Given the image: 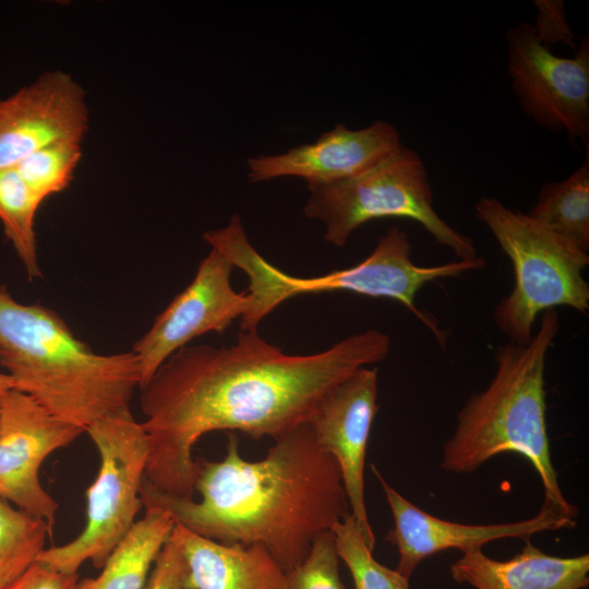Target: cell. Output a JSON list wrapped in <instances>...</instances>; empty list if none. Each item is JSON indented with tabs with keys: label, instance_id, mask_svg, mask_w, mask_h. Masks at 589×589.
I'll use <instances>...</instances> for the list:
<instances>
[{
	"label": "cell",
	"instance_id": "d6986e66",
	"mask_svg": "<svg viewBox=\"0 0 589 589\" xmlns=\"http://www.w3.org/2000/svg\"><path fill=\"white\" fill-rule=\"evenodd\" d=\"M527 214L589 251V145L585 159L567 178L540 188Z\"/></svg>",
	"mask_w": 589,
	"mask_h": 589
},
{
	"label": "cell",
	"instance_id": "7402d4cb",
	"mask_svg": "<svg viewBox=\"0 0 589 589\" xmlns=\"http://www.w3.org/2000/svg\"><path fill=\"white\" fill-rule=\"evenodd\" d=\"M338 557L348 567L356 589H410L409 578L380 564L372 555L351 513L332 527Z\"/></svg>",
	"mask_w": 589,
	"mask_h": 589
},
{
	"label": "cell",
	"instance_id": "d4e9b609",
	"mask_svg": "<svg viewBox=\"0 0 589 589\" xmlns=\"http://www.w3.org/2000/svg\"><path fill=\"white\" fill-rule=\"evenodd\" d=\"M187 565L173 529L157 555L143 589H187Z\"/></svg>",
	"mask_w": 589,
	"mask_h": 589
},
{
	"label": "cell",
	"instance_id": "30bf717a",
	"mask_svg": "<svg viewBox=\"0 0 589 589\" xmlns=\"http://www.w3.org/2000/svg\"><path fill=\"white\" fill-rule=\"evenodd\" d=\"M83 432L51 416L29 396L9 392L0 402V498L44 519L52 529L59 504L43 486L40 467Z\"/></svg>",
	"mask_w": 589,
	"mask_h": 589
},
{
	"label": "cell",
	"instance_id": "9c48e42d",
	"mask_svg": "<svg viewBox=\"0 0 589 589\" xmlns=\"http://www.w3.org/2000/svg\"><path fill=\"white\" fill-rule=\"evenodd\" d=\"M507 73L521 110L540 128L564 131L572 143L589 145V37L573 57H560L520 22L505 35Z\"/></svg>",
	"mask_w": 589,
	"mask_h": 589
},
{
	"label": "cell",
	"instance_id": "e0dca14e",
	"mask_svg": "<svg viewBox=\"0 0 589 589\" xmlns=\"http://www.w3.org/2000/svg\"><path fill=\"white\" fill-rule=\"evenodd\" d=\"M589 555H549L526 541L506 561L486 556L481 549L462 552L450 566L452 578L476 589H584L589 582Z\"/></svg>",
	"mask_w": 589,
	"mask_h": 589
},
{
	"label": "cell",
	"instance_id": "9a60e30c",
	"mask_svg": "<svg viewBox=\"0 0 589 589\" xmlns=\"http://www.w3.org/2000/svg\"><path fill=\"white\" fill-rule=\"evenodd\" d=\"M88 120L86 93L71 74H40L0 98V169L56 142L82 143Z\"/></svg>",
	"mask_w": 589,
	"mask_h": 589
},
{
	"label": "cell",
	"instance_id": "8992f818",
	"mask_svg": "<svg viewBox=\"0 0 589 589\" xmlns=\"http://www.w3.org/2000/svg\"><path fill=\"white\" fill-rule=\"evenodd\" d=\"M474 214L513 265V289L493 314L496 327L510 342H530L537 316L548 310L568 306L588 312L589 286L582 276L588 252L496 197H480Z\"/></svg>",
	"mask_w": 589,
	"mask_h": 589
},
{
	"label": "cell",
	"instance_id": "7a4b0ae2",
	"mask_svg": "<svg viewBox=\"0 0 589 589\" xmlns=\"http://www.w3.org/2000/svg\"><path fill=\"white\" fill-rule=\"evenodd\" d=\"M195 468L200 501L163 492L144 478L143 507L163 508L176 524L221 543L263 545L286 572L350 513L339 466L308 422L275 438L260 460L241 457L230 435L221 460L196 458Z\"/></svg>",
	"mask_w": 589,
	"mask_h": 589
},
{
	"label": "cell",
	"instance_id": "7c38bea8",
	"mask_svg": "<svg viewBox=\"0 0 589 589\" xmlns=\"http://www.w3.org/2000/svg\"><path fill=\"white\" fill-rule=\"evenodd\" d=\"M371 469L393 516L394 525L385 539L396 546L399 560L395 569L406 578H410L424 558L441 551L481 549L489 542L505 538L528 541L533 534L572 529L577 525V517L544 502L537 515L516 522L466 525L444 520L406 500L384 480L374 465Z\"/></svg>",
	"mask_w": 589,
	"mask_h": 589
},
{
	"label": "cell",
	"instance_id": "83f0119b",
	"mask_svg": "<svg viewBox=\"0 0 589 589\" xmlns=\"http://www.w3.org/2000/svg\"><path fill=\"white\" fill-rule=\"evenodd\" d=\"M13 389V383L10 376L0 372V402Z\"/></svg>",
	"mask_w": 589,
	"mask_h": 589
},
{
	"label": "cell",
	"instance_id": "277c9868",
	"mask_svg": "<svg viewBox=\"0 0 589 589\" xmlns=\"http://www.w3.org/2000/svg\"><path fill=\"white\" fill-rule=\"evenodd\" d=\"M558 332V314L548 310L530 342L496 347L495 374L458 413L455 431L443 447L441 467L469 473L497 455L518 454L537 471L543 502L577 517V508L561 491L546 431L545 360Z\"/></svg>",
	"mask_w": 589,
	"mask_h": 589
},
{
	"label": "cell",
	"instance_id": "484cf974",
	"mask_svg": "<svg viewBox=\"0 0 589 589\" xmlns=\"http://www.w3.org/2000/svg\"><path fill=\"white\" fill-rule=\"evenodd\" d=\"M533 4L537 9L533 24L537 38L545 46L562 43L576 48L575 35L566 17L564 1L533 0Z\"/></svg>",
	"mask_w": 589,
	"mask_h": 589
},
{
	"label": "cell",
	"instance_id": "3957f363",
	"mask_svg": "<svg viewBox=\"0 0 589 589\" xmlns=\"http://www.w3.org/2000/svg\"><path fill=\"white\" fill-rule=\"evenodd\" d=\"M0 365L55 418L86 429L127 411L141 372L133 351L99 354L58 313L16 301L0 285Z\"/></svg>",
	"mask_w": 589,
	"mask_h": 589
},
{
	"label": "cell",
	"instance_id": "52a82bcc",
	"mask_svg": "<svg viewBox=\"0 0 589 589\" xmlns=\"http://www.w3.org/2000/svg\"><path fill=\"white\" fill-rule=\"evenodd\" d=\"M308 189L303 213L325 225L324 239L336 247L345 245L356 229L373 219L396 217L420 224L456 259L478 256L472 239L435 211L426 166L419 153L406 146L359 177Z\"/></svg>",
	"mask_w": 589,
	"mask_h": 589
},
{
	"label": "cell",
	"instance_id": "ba28073f",
	"mask_svg": "<svg viewBox=\"0 0 589 589\" xmlns=\"http://www.w3.org/2000/svg\"><path fill=\"white\" fill-rule=\"evenodd\" d=\"M85 432L99 455L97 476L86 491L85 527L72 541L45 549L37 558L63 574H77L87 561L101 568L143 507L140 492L149 448L142 423L127 411L99 420Z\"/></svg>",
	"mask_w": 589,
	"mask_h": 589
},
{
	"label": "cell",
	"instance_id": "603a6c76",
	"mask_svg": "<svg viewBox=\"0 0 589 589\" xmlns=\"http://www.w3.org/2000/svg\"><path fill=\"white\" fill-rule=\"evenodd\" d=\"M82 158V143L46 145L12 165L25 184L44 202L67 189Z\"/></svg>",
	"mask_w": 589,
	"mask_h": 589
},
{
	"label": "cell",
	"instance_id": "cb8c5ba5",
	"mask_svg": "<svg viewBox=\"0 0 589 589\" xmlns=\"http://www.w3.org/2000/svg\"><path fill=\"white\" fill-rule=\"evenodd\" d=\"M334 533L315 539L304 561L286 572V589H347L338 565Z\"/></svg>",
	"mask_w": 589,
	"mask_h": 589
},
{
	"label": "cell",
	"instance_id": "ac0fdd59",
	"mask_svg": "<svg viewBox=\"0 0 589 589\" xmlns=\"http://www.w3.org/2000/svg\"><path fill=\"white\" fill-rule=\"evenodd\" d=\"M124 539L108 556L97 577L79 580L76 589H143L157 555L176 521L169 513L146 506Z\"/></svg>",
	"mask_w": 589,
	"mask_h": 589
},
{
	"label": "cell",
	"instance_id": "8fae6325",
	"mask_svg": "<svg viewBox=\"0 0 589 589\" xmlns=\"http://www.w3.org/2000/svg\"><path fill=\"white\" fill-rule=\"evenodd\" d=\"M235 266L219 250L212 248L193 280L155 318L147 333L133 346L143 387L159 366L192 339L208 333H224L250 305L247 292L230 285Z\"/></svg>",
	"mask_w": 589,
	"mask_h": 589
},
{
	"label": "cell",
	"instance_id": "4fadbf2b",
	"mask_svg": "<svg viewBox=\"0 0 589 589\" xmlns=\"http://www.w3.org/2000/svg\"><path fill=\"white\" fill-rule=\"evenodd\" d=\"M376 400L377 369L360 368L332 388L308 420L316 443L339 466L350 513L372 551L375 536L364 498V464Z\"/></svg>",
	"mask_w": 589,
	"mask_h": 589
},
{
	"label": "cell",
	"instance_id": "2e32d148",
	"mask_svg": "<svg viewBox=\"0 0 589 589\" xmlns=\"http://www.w3.org/2000/svg\"><path fill=\"white\" fill-rule=\"evenodd\" d=\"M187 565V589H286V570L260 544H226L173 527Z\"/></svg>",
	"mask_w": 589,
	"mask_h": 589
},
{
	"label": "cell",
	"instance_id": "4316f807",
	"mask_svg": "<svg viewBox=\"0 0 589 589\" xmlns=\"http://www.w3.org/2000/svg\"><path fill=\"white\" fill-rule=\"evenodd\" d=\"M77 574H63L36 561L5 589H76Z\"/></svg>",
	"mask_w": 589,
	"mask_h": 589
},
{
	"label": "cell",
	"instance_id": "ffe728a7",
	"mask_svg": "<svg viewBox=\"0 0 589 589\" xmlns=\"http://www.w3.org/2000/svg\"><path fill=\"white\" fill-rule=\"evenodd\" d=\"M43 203L13 166L0 169V221L31 280L43 277L34 229Z\"/></svg>",
	"mask_w": 589,
	"mask_h": 589
},
{
	"label": "cell",
	"instance_id": "6da1fadb",
	"mask_svg": "<svg viewBox=\"0 0 589 589\" xmlns=\"http://www.w3.org/2000/svg\"><path fill=\"white\" fill-rule=\"evenodd\" d=\"M389 349V337L377 329L303 356L284 353L256 330H241L229 348H180L140 388L149 448L145 479L163 492L193 498L192 449L203 435L231 430L275 440L308 422L332 388Z\"/></svg>",
	"mask_w": 589,
	"mask_h": 589
},
{
	"label": "cell",
	"instance_id": "5bb4252c",
	"mask_svg": "<svg viewBox=\"0 0 589 589\" xmlns=\"http://www.w3.org/2000/svg\"><path fill=\"white\" fill-rule=\"evenodd\" d=\"M402 147L398 129L388 121L356 130L337 123L313 143L248 158V179L257 183L294 177L308 187L338 184L368 172Z\"/></svg>",
	"mask_w": 589,
	"mask_h": 589
},
{
	"label": "cell",
	"instance_id": "44dd1931",
	"mask_svg": "<svg viewBox=\"0 0 589 589\" xmlns=\"http://www.w3.org/2000/svg\"><path fill=\"white\" fill-rule=\"evenodd\" d=\"M51 528L0 498V589L23 575L45 550Z\"/></svg>",
	"mask_w": 589,
	"mask_h": 589
},
{
	"label": "cell",
	"instance_id": "5b68a950",
	"mask_svg": "<svg viewBox=\"0 0 589 589\" xmlns=\"http://www.w3.org/2000/svg\"><path fill=\"white\" fill-rule=\"evenodd\" d=\"M204 240L224 253L231 264L249 278L250 305L240 317L242 332L256 330L261 321L286 300L300 294L346 291L372 298H387L402 304L445 347L447 335L437 321L416 305V296L426 284L441 278L456 277L485 267L483 257L420 266L411 259L412 245L408 235L390 227L376 247L359 264L327 275L302 278L288 275L266 261L250 243L239 215L216 230L206 231Z\"/></svg>",
	"mask_w": 589,
	"mask_h": 589
}]
</instances>
